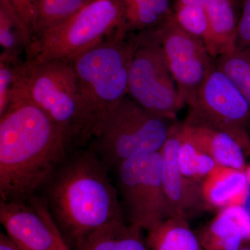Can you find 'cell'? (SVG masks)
Here are the masks:
<instances>
[{
    "label": "cell",
    "instance_id": "cell-1",
    "mask_svg": "<svg viewBox=\"0 0 250 250\" xmlns=\"http://www.w3.org/2000/svg\"><path fill=\"white\" fill-rule=\"evenodd\" d=\"M62 130L35 104L14 93L0 117V195L27 202L42 190L70 150Z\"/></svg>",
    "mask_w": 250,
    "mask_h": 250
},
{
    "label": "cell",
    "instance_id": "cell-2",
    "mask_svg": "<svg viewBox=\"0 0 250 250\" xmlns=\"http://www.w3.org/2000/svg\"><path fill=\"white\" fill-rule=\"evenodd\" d=\"M109 171L91 149L67 156L46 184L42 196L62 235L71 243L125 220Z\"/></svg>",
    "mask_w": 250,
    "mask_h": 250
},
{
    "label": "cell",
    "instance_id": "cell-3",
    "mask_svg": "<svg viewBox=\"0 0 250 250\" xmlns=\"http://www.w3.org/2000/svg\"><path fill=\"white\" fill-rule=\"evenodd\" d=\"M125 23L103 42L71 61L83 122L84 145L98 136L104 121L128 95L138 34Z\"/></svg>",
    "mask_w": 250,
    "mask_h": 250
},
{
    "label": "cell",
    "instance_id": "cell-4",
    "mask_svg": "<svg viewBox=\"0 0 250 250\" xmlns=\"http://www.w3.org/2000/svg\"><path fill=\"white\" fill-rule=\"evenodd\" d=\"M14 93L25 97L45 112L62 130L70 148L84 146L72 62L25 59L18 69Z\"/></svg>",
    "mask_w": 250,
    "mask_h": 250
},
{
    "label": "cell",
    "instance_id": "cell-5",
    "mask_svg": "<svg viewBox=\"0 0 250 250\" xmlns=\"http://www.w3.org/2000/svg\"><path fill=\"white\" fill-rule=\"evenodd\" d=\"M171 121L145 109L127 95L107 117L89 149L113 170L131 158L160 152L172 131Z\"/></svg>",
    "mask_w": 250,
    "mask_h": 250
},
{
    "label": "cell",
    "instance_id": "cell-6",
    "mask_svg": "<svg viewBox=\"0 0 250 250\" xmlns=\"http://www.w3.org/2000/svg\"><path fill=\"white\" fill-rule=\"evenodd\" d=\"M125 12L121 0H90L66 22L34 39L26 59L71 62L113 34L124 22Z\"/></svg>",
    "mask_w": 250,
    "mask_h": 250
},
{
    "label": "cell",
    "instance_id": "cell-7",
    "mask_svg": "<svg viewBox=\"0 0 250 250\" xmlns=\"http://www.w3.org/2000/svg\"><path fill=\"white\" fill-rule=\"evenodd\" d=\"M161 167L158 152L131 158L112 170L125 219L147 232L174 217L164 191Z\"/></svg>",
    "mask_w": 250,
    "mask_h": 250
},
{
    "label": "cell",
    "instance_id": "cell-8",
    "mask_svg": "<svg viewBox=\"0 0 250 250\" xmlns=\"http://www.w3.org/2000/svg\"><path fill=\"white\" fill-rule=\"evenodd\" d=\"M138 40L130 65L128 95L147 111L173 121L184 106L155 31H140Z\"/></svg>",
    "mask_w": 250,
    "mask_h": 250
},
{
    "label": "cell",
    "instance_id": "cell-9",
    "mask_svg": "<svg viewBox=\"0 0 250 250\" xmlns=\"http://www.w3.org/2000/svg\"><path fill=\"white\" fill-rule=\"evenodd\" d=\"M188 106L186 123L222 130L232 135L243 148L249 146L247 128L250 121V104L215 62Z\"/></svg>",
    "mask_w": 250,
    "mask_h": 250
},
{
    "label": "cell",
    "instance_id": "cell-10",
    "mask_svg": "<svg viewBox=\"0 0 250 250\" xmlns=\"http://www.w3.org/2000/svg\"><path fill=\"white\" fill-rule=\"evenodd\" d=\"M166 65L173 77L181 101L190 106L214 64L203 42L184 31L172 14L154 28Z\"/></svg>",
    "mask_w": 250,
    "mask_h": 250
},
{
    "label": "cell",
    "instance_id": "cell-11",
    "mask_svg": "<svg viewBox=\"0 0 250 250\" xmlns=\"http://www.w3.org/2000/svg\"><path fill=\"white\" fill-rule=\"evenodd\" d=\"M0 221L20 250H54L53 218L42 197L27 202L1 200Z\"/></svg>",
    "mask_w": 250,
    "mask_h": 250
},
{
    "label": "cell",
    "instance_id": "cell-12",
    "mask_svg": "<svg viewBox=\"0 0 250 250\" xmlns=\"http://www.w3.org/2000/svg\"><path fill=\"white\" fill-rule=\"evenodd\" d=\"M179 129L180 125H173L161 149V177L173 216L189 220L208 208L202 195V184L188 178L179 169L177 156L182 143Z\"/></svg>",
    "mask_w": 250,
    "mask_h": 250
},
{
    "label": "cell",
    "instance_id": "cell-13",
    "mask_svg": "<svg viewBox=\"0 0 250 250\" xmlns=\"http://www.w3.org/2000/svg\"><path fill=\"white\" fill-rule=\"evenodd\" d=\"M179 131L182 141L209 156L218 165L246 170L243 147L232 135L211 126L186 122L180 125Z\"/></svg>",
    "mask_w": 250,
    "mask_h": 250
},
{
    "label": "cell",
    "instance_id": "cell-14",
    "mask_svg": "<svg viewBox=\"0 0 250 250\" xmlns=\"http://www.w3.org/2000/svg\"><path fill=\"white\" fill-rule=\"evenodd\" d=\"M195 233L204 250H238L250 238V215L243 206H229Z\"/></svg>",
    "mask_w": 250,
    "mask_h": 250
},
{
    "label": "cell",
    "instance_id": "cell-15",
    "mask_svg": "<svg viewBox=\"0 0 250 250\" xmlns=\"http://www.w3.org/2000/svg\"><path fill=\"white\" fill-rule=\"evenodd\" d=\"M249 183L243 171L218 165L202 184V195L208 208L243 206Z\"/></svg>",
    "mask_w": 250,
    "mask_h": 250
},
{
    "label": "cell",
    "instance_id": "cell-16",
    "mask_svg": "<svg viewBox=\"0 0 250 250\" xmlns=\"http://www.w3.org/2000/svg\"><path fill=\"white\" fill-rule=\"evenodd\" d=\"M142 229L118 220L81 237L72 243L74 250H150Z\"/></svg>",
    "mask_w": 250,
    "mask_h": 250
},
{
    "label": "cell",
    "instance_id": "cell-17",
    "mask_svg": "<svg viewBox=\"0 0 250 250\" xmlns=\"http://www.w3.org/2000/svg\"><path fill=\"white\" fill-rule=\"evenodd\" d=\"M210 29L208 52L213 58L236 50L237 21L232 0H205Z\"/></svg>",
    "mask_w": 250,
    "mask_h": 250
},
{
    "label": "cell",
    "instance_id": "cell-18",
    "mask_svg": "<svg viewBox=\"0 0 250 250\" xmlns=\"http://www.w3.org/2000/svg\"><path fill=\"white\" fill-rule=\"evenodd\" d=\"M150 250H204L188 220L172 217L148 231Z\"/></svg>",
    "mask_w": 250,
    "mask_h": 250
},
{
    "label": "cell",
    "instance_id": "cell-19",
    "mask_svg": "<svg viewBox=\"0 0 250 250\" xmlns=\"http://www.w3.org/2000/svg\"><path fill=\"white\" fill-rule=\"evenodd\" d=\"M33 37L12 8L0 0V59L20 61L22 52L27 53Z\"/></svg>",
    "mask_w": 250,
    "mask_h": 250
},
{
    "label": "cell",
    "instance_id": "cell-20",
    "mask_svg": "<svg viewBox=\"0 0 250 250\" xmlns=\"http://www.w3.org/2000/svg\"><path fill=\"white\" fill-rule=\"evenodd\" d=\"M90 0H35L33 41L68 21Z\"/></svg>",
    "mask_w": 250,
    "mask_h": 250
},
{
    "label": "cell",
    "instance_id": "cell-21",
    "mask_svg": "<svg viewBox=\"0 0 250 250\" xmlns=\"http://www.w3.org/2000/svg\"><path fill=\"white\" fill-rule=\"evenodd\" d=\"M125 7V25L130 32L150 30L173 14L171 0H139Z\"/></svg>",
    "mask_w": 250,
    "mask_h": 250
},
{
    "label": "cell",
    "instance_id": "cell-22",
    "mask_svg": "<svg viewBox=\"0 0 250 250\" xmlns=\"http://www.w3.org/2000/svg\"><path fill=\"white\" fill-rule=\"evenodd\" d=\"M215 62L236 85L250 106V49H236L217 57Z\"/></svg>",
    "mask_w": 250,
    "mask_h": 250
},
{
    "label": "cell",
    "instance_id": "cell-23",
    "mask_svg": "<svg viewBox=\"0 0 250 250\" xmlns=\"http://www.w3.org/2000/svg\"><path fill=\"white\" fill-rule=\"evenodd\" d=\"M177 159L179 169L182 174L188 178L201 184L208 174L218 166L209 156L198 150L190 143L182 140Z\"/></svg>",
    "mask_w": 250,
    "mask_h": 250
},
{
    "label": "cell",
    "instance_id": "cell-24",
    "mask_svg": "<svg viewBox=\"0 0 250 250\" xmlns=\"http://www.w3.org/2000/svg\"><path fill=\"white\" fill-rule=\"evenodd\" d=\"M173 15L179 25L190 35L201 40L208 51L210 29L205 7L174 6Z\"/></svg>",
    "mask_w": 250,
    "mask_h": 250
},
{
    "label": "cell",
    "instance_id": "cell-25",
    "mask_svg": "<svg viewBox=\"0 0 250 250\" xmlns=\"http://www.w3.org/2000/svg\"><path fill=\"white\" fill-rule=\"evenodd\" d=\"M22 62L0 59V117L7 111L11 104L18 69Z\"/></svg>",
    "mask_w": 250,
    "mask_h": 250
},
{
    "label": "cell",
    "instance_id": "cell-26",
    "mask_svg": "<svg viewBox=\"0 0 250 250\" xmlns=\"http://www.w3.org/2000/svg\"><path fill=\"white\" fill-rule=\"evenodd\" d=\"M236 49H250V0H244L237 24Z\"/></svg>",
    "mask_w": 250,
    "mask_h": 250
},
{
    "label": "cell",
    "instance_id": "cell-27",
    "mask_svg": "<svg viewBox=\"0 0 250 250\" xmlns=\"http://www.w3.org/2000/svg\"><path fill=\"white\" fill-rule=\"evenodd\" d=\"M12 8L33 37L35 0H4Z\"/></svg>",
    "mask_w": 250,
    "mask_h": 250
},
{
    "label": "cell",
    "instance_id": "cell-28",
    "mask_svg": "<svg viewBox=\"0 0 250 250\" xmlns=\"http://www.w3.org/2000/svg\"><path fill=\"white\" fill-rule=\"evenodd\" d=\"M53 229L54 231V235H55V247H54V250H71L70 249V246L67 244L65 241V238L62 236V232L56 225L55 222L53 220Z\"/></svg>",
    "mask_w": 250,
    "mask_h": 250
},
{
    "label": "cell",
    "instance_id": "cell-29",
    "mask_svg": "<svg viewBox=\"0 0 250 250\" xmlns=\"http://www.w3.org/2000/svg\"><path fill=\"white\" fill-rule=\"evenodd\" d=\"M0 250H20L6 233H0Z\"/></svg>",
    "mask_w": 250,
    "mask_h": 250
},
{
    "label": "cell",
    "instance_id": "cell-30",
    "mask_svg": "<svg viewBox=\"0 0 250 250\" xmlns=\"http://www.w3.org/2000/svg\"><path fill=\"white\" fill-rule=\"evenodd\" d=\"M194 6L205 7V0H174V6Z\"/></svg>",
    "mask_w": 250,
    "mask_h": 250
},
{
    "label": "cell",
    "instance_id": "cell-31",
    "mask_svg": "<svg viewBox=\"0 0 250 250\" xmlns=\"http://www.w3.org/2000/svg\"><path fill=\"white\" fill-rule=\"evenodd\" d=\"M243 207H244L245 209L247 210V212H248L250 215V184H249L248 195H247L246 199V200H245Z\"/></svg>",
    "mask_w": 250,
    "mask_h": 250
},
{
    "label": "cell",
    "instance_id": "cell-32",
    "mask_svg": "<svg viewBox=\"0 0 250 250\" xmlns=\"http://www.w3.org/2000/svg\"><path fill=\"white\" fill-rule=\"evenodd\" d=\"M238 250H250V242H245L241 248Z\"/></svg>",
    "mask_w": 250,
    "mask_h": 250
},
{
    "label": "cell",
    "instance_id": "cell-33",
    "mask_svg": "<svg viewBox=\"0 0 250 250\" xmlns=\"http://www.w3.org/2000/svg\"><path fill=\"white\" fill-rule=\"evenodd\" d=\"M121 1H123L125 6L133 4V3L136 2V1H139V0H121Z\"/></svg>",
    "mask_w": 250,
    "mask_h": 250
},
{
    "label": "cell",
    "instance_id": "cell-34",
    "mask_svg": "<svg viewBox=\"0 0 250 250\" xmlns=\"http://www.w3.org/2000/svg\"><path fill=\"white\" fill-rule=\"evenodd\" d=\"M245 173L246 174L247 179H248V183L250 184V166L247 167L246 170H245Z\"/></svg>",
    "mask_w": 250,
    "mask_h": 250
},
{
    "label": "cell",
    "instance_id": "cell-35",
    "mask_svg": "<svg viewBox=\"0 0 250 250\" xmlns=\"http://www.w3.org/2000/svg\"><path fill=\"white\" fill-rule=\"evenodd\" d=\"M246 149H248V150H249L250 152V143L249 146H248V147H247Z\"/></svg>",
    "mask_w": 250,
    "mask_h": 250
}]
</instances>
